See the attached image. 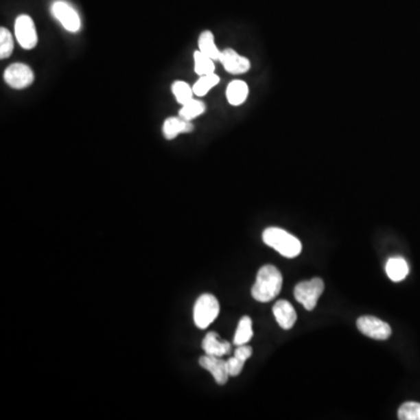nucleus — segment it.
<instances>
[{"label":"nucleus","instance_id":"nucleus-17","mask_svg":"<svg viewBox=\"0 0 420 420\" xmlns=\"http://www.w3.org/2000/svg\"><path fill=\"white\" fill-rule=\"evenodd\" d=\"M198 51L213 58L214 61H220L222 51L218 49L215 43V36L210 31H205L198 36Z\"/></svg>","mask_w":420,"mask_h":420},{"label":"nucleus","instance_id":"nucleus-3","mask_svg":"<svg viewBox=\"0 0 420 420\" xmlns=\"http://www.w3.org/2000/svg\"><path fill=\"white\" fill-rule=\"evenodd\" d=\"M220 313V303L213 294L200 296L194 306V323L200 329H206L214 323Z\"/></svg>","mask_w":420,"mask_h":420},{"label":"nucleus","instance_id":"nucleus-6","mask_svg":"<svg viewBox=\"0 0 420 420\" xmlns=\"http://www.w3.org/2000/svg\"><path fill=\"white\" fill-rule=\"evenodd\" d=\"M16 39L23 49H33L38 45V33L31 16L21 14L14 23Z\"/></svg>","mask_w":420,"mask_h":420},{"label":"nucleus","instance_id":"nucleus-2","mask_svg":"<svg viewBox=\"0 0 420 420\" xmlns=\"http://www.w3.org/2000/svg\"><path fill=\"white\" fill-rule=\"evenodd\" d=\"M263 241L265 244L276 250L281 256L286 258L299 256L303 250L301 242L296 236L288 233L286 230L276 226H271L264 230Z\"/></svg>","mask_w":420,"mask_h":420},{"label":"nucleus","instance_id":"nucleus-20","mask_svg":"<svg viewBox=\"0 0 420 420\" xmlns=\"http://www.w3.org/2000/svg\"><path fill=\"white\" fill-rule=\"evenodd\" d=\"M218 83H220V78L215 73L214 74L200 76L198 81L195 82L194 86H193L195 96H198V97L206 96L207 93L218 86Z\"/></svg>","mask_w":420,"mask_h":420},{"label":"nucleus","instance_id":"nucleus-19","mask_svg":"<svg viewBox=\"0 0 420 420\" xmlns=\"http://www.w3.org/2000/svg\"><path fill=\"white\" fill-rule=\"evenodd\" d=\"M205 111H206V104L203 102L193 98L191 101L181 106V109L179 110V117H181L183 119H186V121H191L195 118L203 115Z\"/></svg>","mask_w":420,"mask_h":420},{"label":"nucleus","instance_id":"nucleus-13","mask_svg":"<svg viewBox=\"0 0 420 420\" xmlns=\"http://www.w3.org/2000/svg\"><path fill=\"white\" fill-rule=\"evenodd\" d=\"M202 348L207 355H213L218 358L230 354L231 351V345L228 341H223L218 338V335L214 331H210L205 336Z\"/></svg>","mask_w":420,"mask_h":420},{"label":"nucleus","instance_id":"nucleus-5","mask_svg":"<svg viewBox=\"0 0 420 420\" xmlns=\"http://www.w3.org/2000/svg\"><path fill=\"white\" fill-rule=\"evenodd\" d=\"M51 14L63 28L70 33H76L81 30V18L69 3L65 0H56L51 5Z\"/></svg>","mask_w":420,"mask_h":420},{"label":"nucleus","instance_id":"nucleus-11","mask_svg":"<svg viewBox=\"0 0 420 420\" xmlns=\"http://www.w3.org/2000/svg\"><path fill=\"white\" fill-rule=\"evenodd\" d=\"M273 315L277 323L283 329H291L296 321V313L294 307L286 300H279L273 306Z\"/></svg>","mask_w":420,"mask_h":420},{"label":"nucleus","instance_id":"nucleus-15","mask_svg":"<svg viewBox=\"0 0 420 420\" xmlns=\"http://www.w3.org/2000/svg\"><path fill=\"white\" fill-rule=\"evenodd\" d=\"M251 355H253V348L248 346V343L237 346V349L235 350L233 358L226 360L228 370H229V375L231 377L238 376L242 373V370L244 368L245 362L251 358Z\"/></svg>","mask_w":420,"mask_h":420},{"label":"nucleus","instance_id":"nucleus-16","mask_svg":"<svg viewBox=\"0 0 420 420\" xmlns=\"http://www.w3.org/2000/svg\"><path fill=\"white\" fill-rule=\"evenodd\" d=\"M385 271H386V275L390 279L395 283H398V281H401L406 278L410 268H408V263L404 258L395 257V258H390L388 261L386 266H385Z\"/></svg>","mask_w":420,"mask_h":420},{"label":"nucleus","instance_id":"nucleus-9","mask_svg":"<svg viewBox=\"0 0 420 420\" xmlns=\"http://www.w3.org/2000/svg\"><path fill=\"white\" fill-rule=\"evenodd\" d=\"M220 62L229 74L242 75L251 69V62L248 58L238 54L233 48H226L222 51Z\"/></svg>","mask_w":420,"mask_h":420},{"label":"nucleus","instance_id":"nucleus-12","mask_svg":"<svg viewBox=\"0 0 420 420\" xmlns=\"http://www.w3.org/2000/svg\"><path fill=\"white\" fill-rule=\"evenodd\" d=\"M193 130L194 125L191 124V121L183 119L181 117H170L163 121V136L168 140L174 139L180 133L191 132Z\"/></svg>","mask_w":420,"mask_h":420},{"label":"nucleus","instance_id":"nucleus-1","mask_svg":"<svg viewBox=\"0 0 420 420\" xmlns=\"http://www.w3.org/2000/svg\"><path fill=\"white\" fill-rule=\"evenodd\" d=\"M283 286V276L273 265H264L257 273L256 283L251 288L253 299L259 303H268L280 293Z\"/></svg>","mask_w":420,"mask_h":420},{"label":"nucleus","instance_id":"nucleus-21","mask_svg":"<svg viewBox=\"0 0 420 420\" xmlns=\"http://www.w3.org/2000/svg\"><path fill=\"white\" fill-rule=\"evenodd\" d=\"M215 61L209 56L203 54L200 51H196L194 53V71L195 74L198 76H205V75L214 74L215 73Z\"/></svg>","mask_w":420,"mask_h":420},{"label":"nucleus","instance_id":"nucleus-7","mask_svg":"<svg viewBox=\"0 0 420 420\" xmlns=\"http://www.w3.org/2000/svg\"><path fill=\"white\" fill-rule=\"evenodd\" d=\"M4 80L13 89H26L34 82V73L27 65L13 63L5 70Z\"/></svg>","mask_w":420,"mask_h":420},{"label":"nucleus","instance_id":"nucleus-22","mask_svg":"<svg viewBox=\"0 0 420 420\" xmlns=\"http://www.w3.org/2000/svg\"><path fill=\"white\" fill-rule=\"evenodd\" d=\"M172 93H174L175 100L180 105L186 104L194 98V90L187 82L176 81L172 84Z\"/></svg>","mask_w":420,"mask_h":420},{"label":"nucleus","instance_id":"nucleus-14","mask_svg":"<svg viewBox=\"0 0 420 420\" xmlns=\"http://www.w3.org/2000/svg\"><path fill=\"white\" fill-rule=\"evenodd\" d=\"M249 86L242 80H233L230 82L226 90V101L233 106L243 104L249 96Z\"/></svg>","mask_w":420,"mask_h":420},{"label":"nucleus","instance_id":"nucleus-8","mask_svg":"<svg viewBox=\"0 0 420 420\" xmlns=\"http://www.w3.org/2000/svg\"><path fill=\"white\" fill-rule=\"evenodd\" d=\"M358 331H361L362 334L366 335L373 340L378 341H384L391 336V327L388 323L382 321L378 318L375 316H361L358 319Z\"/></svg>","mask_w":420,"mask_h":420},{"label":"nucleus","instance_id":"nucleus-4","mask_svg":"<svg viewBox=\"0 0 420 420\" xmlns=\"http://www.w3.org/2000/svg\"><path fill=\"white\" fill-rule=\"evenodd\" d=\"M325 290L323 279L313 278L301 281L294 288V298L299 301L307 311H313Z\"/></svg>","mask_w":420,"mask_h":420},{"label":"nucleus","instance_id":"nucleus-18","mask_svg":"<svg viewBox=\"0 0 420 420\" xmlns=\"http://www.w3.org/2000/svg\"><path fill=\"white\" fill-rule=\"evenodd\" d=\"M253 321H251V318L250 316H243L240 320V323H238L237 329H236L235 338H233V343L236 346L246 345L253 338Z\"/></svg>","mask_w":420,"mask_h":420},{"label":"nucleus","instance_id":"nucleus-24","mask_svg":"<svg viewBox=\"0 0 420 420\" xmlns=\"http://www.w3.org/2000/svg\"><path fill=\"white\" fill-rule=\"evenodd\" d=\"M398 418L401 420H420V403H404L398 410Z\"/></svg>","mask_w":420,"mask_h":420},{"label":"nucleus","instance_id":"nucleus-10","mask_svg":"<svg viewBox=\"0 0 420 420\" xmlns=\"http://www.w3.org/2000/svg\"><path fill=\"white\" fill-rule=\"evenodd\" d=\"M198 363L203 369L208 370L214 376L215 382L218 384H226L228 382L230 375L226 360H222V358H218V356L206 354L202 358H200Z\"/></svg>","mask_w":420,"mask_h":420},{"label":"nucleus","instance_id":"nucleus-23","mask_svg":"<svg viewBox=\"0 0 420 420\" xmlns=\"http://www.w3.org/2000/svg\"><path fill=\"white\" fill-rule=\"evenodd\" d=\"M14 49V39L11 32L6 28H0V58H8L11 56Z\"/></svg>","mask_w":420,"mask_h":420}]
</instances>
